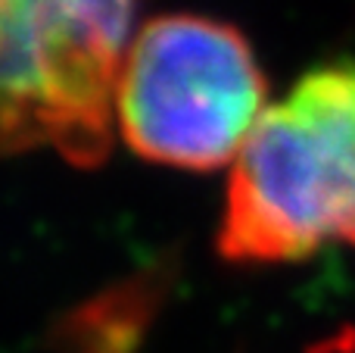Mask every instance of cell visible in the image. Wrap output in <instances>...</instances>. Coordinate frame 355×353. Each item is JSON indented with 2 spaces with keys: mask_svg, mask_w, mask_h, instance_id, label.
<instances>
[{
  "mask_svg": "<svg viewBox=\"0 0 355 353\" xmlns=\"http://www.w3.org/2000/svg\"><path fill=\"white\" fill-rule=\"evenodd\" d=\"M340 241L355 247V63L306 72L262 119L231 166L218 254L281 266Z\"/></svg>",
  "mask_w": 355,
  "mask_h": 353,
  "instance_id": "obj_1",
  "label": "cell"
},
{
  "mask_svg": "<svg viewBox=\"0 0 355 353\" xmlns=\"http://www.w3.org/2000/svg\"><path fill=\"white\" fill-rule=\"evenodd\" d=\"M137 0H0V156L106 160Z\"/></svg>",
  "mask_w": 355,
  "mask_h": 353,
  "instance_id": "obj_2",
  "label": "cell"
},
{
  "mask_svg": "<svg viewBox=\"0 0 355 353\" xmlns=\"http://www.w3.org/2000/svg\"><path fill=\"white\" fill-rule=\"evenodd\" d=\"M265 106V75L240 28L168 13L150 19L125 54L116 131L150 163L209 172L237 160Z\"/></svg>",
  "mask_w": 355,
  "mask_h": 353,
  "instance_id": "obj_3",
  "label": "cell"
}]
</instances>
